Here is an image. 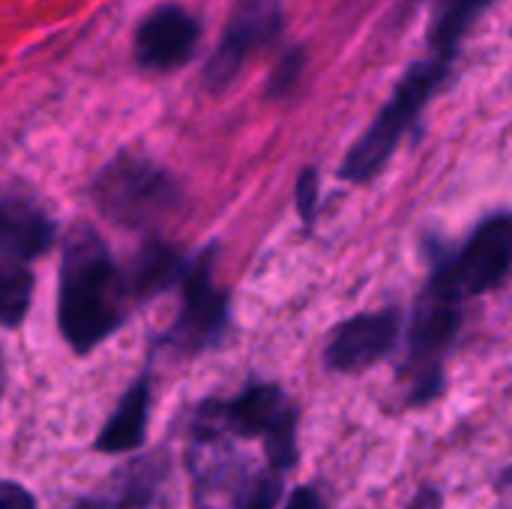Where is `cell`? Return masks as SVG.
I'll use <instances>...</instances> for the list:
<instances>
[{
    "label": "cell",
    "instance_id": "obj_5",
    "mask_svg": "<svg viewBox=\"0 0 512 509\" xmlns=\"http://www.w3.org/2000/svg\"><path fill=\"white\" fill-rule=\"evenodd\" d=\"M213 255H216V246H210L192 264H186L177 282L183 288L180 312L174 324L165 330V336L159 339V348L171 351L180 360L219 348L231 327L228 291L219 288L213 279Z\"/></svg>",
    "mask_w": 512,
    "mask_h": 509
},
{
    "label": "cell",
    "instance_id": "obj_18",
    "mask_svg": "<svg viewBox=\"0 0 512 509\" xmlns=\"http://www.w3.org/2000/svg\"><path fill=\"white\" fill-rule=\"evenodd\" d=\"M0 509H39V498L18 480H0Z\"/></svg>",
    "mask_w": 512,
    "mask_h": 509
},
{
    "label": "cell",
    "instance_id": "obj_8",
    "mask_svg": "<svg viewBox=\"0 0 512 509\" xmlns=\"http://www.w3.org/2000/svg\"><path fill=\"white\" fill-rule=\"evenodd\" d=\"M171 483L174 456L168 447H156L117 465L69 509H162L168 504Z\"/></svg>",
    "mask_w": 512,
    "mask_h": 509
},
{
    "label": "cell",
    "instance_id": "obj_2",
    "mask_svg": "<svg viewBox=\"0 0 512 509\" xmlns=\"http://www.w3.org/2000/svg\"><path fill=\"white\" fill-rule=\"evenodd\" d=\"M183 429L261 444L264 462L282 474L300 465V408L276 381H252L228 399H201Z\"/></svg>",
    "mask_w": 512,
    "mask_h": 509
},
{
    "label": "cell",
    "instance_id": "obj_19",
    "mask_svg": "<svg viewBox=\"0 0 512 509\" xmlns=\"http://www.w3.org/2000/svg\"><path fill=\"white\" fill-rule=\"evenodd\" d=\"M282 509H327V501L318 486H297L288 498H282Z\"/></svg>",
    "mask_w": 512,
    "mask_h": 509
},
{
    "label": "cell",
    "instance_id": "obj_15",
    "mask_svg": "<svg viewBox=\"0 0 512 509\" xmlns=\"http://www.w3.org/2000/svg\"><path fill=\"white\" fill-rule=\"evenodd\" d=\"M33 300V276L24 264H0V327L24 324Z\"/></svg>",
    "mask_w": 512,
    "mask_h": 509
},
{
    "label": "cell",
    "instance_id": "obj_12",
    "mask_svg": "<svg viewBox=\"0 0 512 509\" xmlns=\"http://www.w3.org/2000/svg\"><path fill=\"white\" fill-rule=\"evenodd\" d=\"M54 243V222L30 198L0 189V264H27Z\"/></svg>",
    "mask_w": 512,
    "mask_h": 509
},
{
    "label": "cell",
    "instance_id": "obj_13",
    "mask_svg": "<svg viewBox=\"0 0 512 509\" xmlns=\"http://www.w3.org/2000/svg\"><path fill=\"white\" fill-rule=\"evenodd\" d=\"M150 405H153V378L150 372H141L126 387V393L120 396L108 420L102 423L90 450L99 456H123V453L141 450L150 432Z\"/></svg>",
    "mask_w": 512,
    "mask_h": 509
},
{
    "label": "cell",
    "instance_id": "obj_4",
    "mask_svg": "<svg viewBox=\"0 0 512 509\" xmlns=\"http://www.w3.org/2000/svg\"><path fill=\"white\" fill-rule=\"evenodd\" d=\"M453 54L444 51H432L429 57L417 60L402 81L396 84L390 102L378 111V117L372 120V126L363 132V138L351 147L348 159L342 162V177L351 183H366L372 180L387 159L393 156V150L399 147V141L414 129V123L420 120L423 108L429 105V99L435 96V90L447 81L450 69H453Z\"/></svg>",
    "mask_w": 512,
    "mask_h": 509
},
{
    "label": "cell",
    "instance_id": "obj_16",
    "mask_svg": "<svg viewBox=\"0 0 512 509\" xmlns=\"http://www.w3.org/2000/svg\"><path fill=\"white\" fill-rule=\"evenodd\" d=\"M285 477L288 474L270 468L267 462L258 465V471L246 483V489L237 498L234 509H279L282 507V498H285Z\"/></svg>",
    "mask_w": 512,
    "mask_h": 509
},
{
    "label": "cell",
    "instance_id": "obj_1",
    "mask_svg": "<svg viewBox=\"0 0 512 509\" xmlns=\"http://www.w3.org/2000/svg\"><path fill=\"white\" fill-rule=\"evenodd\" d=\"M144 303L132 270L117 264L108 243L90 225H75L63 243L57 327L72 354L87 357L108 342Z\"/></svg>",
    "mask_w": 512,
    "mask_h": 509
},
{
    "label": "cell",
    "instance_id": "obj_6",
    "mask_svg": "<svg viewBox=\"0 0 512 509\" xmlns=\"http://www.w3.org/2000/svg\"><path fill=\"white\" fill-rule=\"evenodd\" d=\"M177 183L153 162L123 153L102 168L93 201L102 216L123 228H147L177 207Z\"/></svg>",
    "mask_w": 512,
    "mask_h": 509
},
{
    "label": "cell",
    "instance_id": "obj_11",
    "mask_svg": "<svg viewBox=\"0 0 512 509\" xmlns=\"http://www.w3.org/2000/svg\"><path fill=\"white\" fill-rule=\"evenodd\" d=\"M201 39V21L177 6L165 3L153 9L135 33V60L144 69L168 72L192 60Z\"/></svg>",
    "mask_w": 512,
    "mask_h": 509
},
{
    "label": "cell",
    "instance_id": "obj_9",
    "mask_svg": "<svg viewBox=\"0 0 512 509\" xmlns=\"http://www.w3.org/2000/svg\"><path fill=\"white\" fill-rule=\"evenodd\" d=\"M279 30H282L279 0H243L204 66V87L210 93L231 87L234 78L243 72V66L270 42H276Z\"/></svg>",
    "mask_w": 512,
    "mask_h": 509
},
{
    "label": "cell",
    "instance_id": "obj_14",
    "mask_svg": "<svg viewBox=\"0 0 512 509\" xmlns=\"http://www.w3.org/2000/svg\"><path fill=\"white\" fill-rule=\"evenodd\" d=\"M429 6V48L444 54H459L468 27L495 0H420Z\"/></svg>",
    "mask_w": 512,
    "mask_h": 509
},
{
    "label": "cell",
    "instance_id": "obj_10",
    "mask_svg": "<svg viewBox=\"0 0 512 509\" xmlns=\"http://www.w3.org/2000/svg\"><path fill=\"white\" fill-rule=\"evenodd\" d=\"M402 342V312L396 306L363 312L342 321L324 345V369L336 375H360L390 360Z\"/></svg>",
    "mask_w": 512,
    "mask_h": 509
},
{
    "label": "cell",
    "instance_id": "obj_3",
    "mask_svg": "<svg viewBox=\"0 0 512 509\" xmlns=\"http://www.w3.org/2000/svg\"><path fill=\"white\" fill-rule=\"evenodd\" d=\"M465 303L435 270L414 303L405 333V357L399 378L405 384L408 408H429L447 390V360L459 342Z\"/></svg>",
    "mask_w": 512,
    "mask_h": 509
},
{
    "label": "cell",
    "instance_id": "obj_22",
    "mask_svg": "<svg viewBox=\"0 0 512 509\" xmlns=\"http://www.w3.org/2000/svg\"><path fill=\"white\" fill-rule=\"evenodd\" d=\"M3 387H6V360L0 354V396H3Z\"/></svg>",
    "mask_w": 512,
    "mask_h": 509
},
{
    "label": "cell",
    "instance_id": "obj_17",
    "mask_svg": "<svg viewBox=\"0 0 512 509\" xmlns=\"http://www.w3.org/2000/svg\"><path fill=\"white\" fill-rule=\"evenodd\" d=\"M297 210L306 225L315 219V210H318V171L315 168H306L297 180Z\"/></svg>",
    "mask_w": 512,
    "mask_h": 509
},
{
    "label": "cell",
    "instance_id": "obj_7",
    "mask_svg": "<svg viewBox=\"0 0 512 509\" xmlns=\"http://www.w3.org/2000/svg\"><path fill=\"white\" fill-rule=\"evenodd\" d=\"M512 261V219L510 213H495L480 222L468 243L435 261V273L462 297H480L504 285Z\"/></svg>",
    "mask_w": 512,
    "mask_h": 509
},
{
    "label": "cell",
    "instance_id": "obj_20",
    "mask_svg": "<svg viewBox=\"0 0 512 509\" xmlns=\"http://www.w3.org/2000/svg\"><path fill=\"white\" fill-rule=\"evenodd\" d=\"M300 66H303V54H288V57L282 60V66H279L276 75H273V93H276V96L285 93V90L294 84V78L300 75Z\"/></svg>",
    "mask_w": 512,
    "mask_h": 509
},
{
    "label": "cell",
    "instance_id": "obj_21",
    "mask_svg": "<svg viewBox=\"0 0 512 509\" xmlns=\"http://www.w3.org/2000/svg\"><path fill=\"white\" fill-rule=\"evenodd\" d=\"M405 509H444V492L438 486H423Z\"/></svg>",
    "mask_w": 512,
    "mask_h": 509
}]
</instances>
